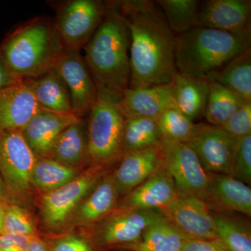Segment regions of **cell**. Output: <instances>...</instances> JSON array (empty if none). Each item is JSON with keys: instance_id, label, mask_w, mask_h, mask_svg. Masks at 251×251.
Listing matches in <instances>:
<instances>
[{"instance_id": "obj_1", "label": "cell", "mask_w": 251, "mask_h": 251, "mask_svg": "<svg viewBox=\"0 0 251 251\" xmlns=\"http://www.w3.org/2000/svg\"><path fill=\"white\" fill-rule=\"evenodd\" d=\"M126 23L130 34L129 88L170 85L177 74L176 35L155 1H112Z\"/></svg>"}, {"instance_id": "obj_2", "label": "cell", "mask_w": 251, "mask_h": 251, "mask_svg": "<svg viewBox=\"0 0 251 251\" xmlns=\"http://www.w3.org/2000/svg\"><path fill=\"white\" fill-rule=\"evenodd\" d=\"M105 4L103 21L84 48V58L99 98L117 104L129 88L130 34L116 6Z\"/></svg>"}, {"instance_id": "obj_3", "label": "cell", "mask_w": 251, "mask_h": 251, "mask_svg": "<svg viewBox=\"0 0 251 251\" xmlns=\"http://www.w3.org/2000/svg\"><path fill=\"white\" fill-rule=\"evenodd\" d=\"M64 50L55 23L36 18L14 31L1 46L0 53L15 75L24 80L54 69Z\"/></svg>"}, {"instance_id": "obj_4", "label": "cell", "mask_w": 251, "mask_h": 251, "mask_svg": "<svg viewBox=\"0 0 251 251\" xmlns=\"http://www.w3.org/2000/svg\"><path fill=\"white\" fill-rule=\"evenodd\" d=\"M251 38L202 27L176 36L175 64L180 74L209 77L244 51L251 49Z\"/></svg>"}, {"instance_id": "obj_5", "label": "cell", "mask_w": 251, "mask_h": 251, "mask_svg": "<svg viewBox=\"0 0 251 251\" xmlns=\"http://www.w3.org/2000/svg\"><path fill=\"white\" fill-rule=\"evenodd\" d=\"M124 122L125 117L117 103L98 97L86 125L89 161L99 166L123 156Z\"/></svg>"}, {"instance_id": "obj_6", "label": "cell", "mask_w": 251, "mask_h": 251, "mask_svg": "<svg viewBox=\"0 0 251 251\" xmlns=\"http://www.w3.org/2000/svg\"><path fill=\"white\" fill-rule=\"evenodd\" d=\"M163 166L177 191L209 199L210 177L193 149L186 143L162 138L159 143Z\"/></svg>"}, {"instance_id": "obj_7", "label": "cell", "mask_w": 251, "mask_h": 251, "mask_svg": "<svg viewBox=\"0 0 251 251\" xmlns=\"http://www.w3.org/2000/svg\"><path fill=\"white\" fill-rule=\"evenodd\" d=\"M164 217L160 209L115 211L85 237L97 251L116 249L138 242L150 226Z\"/></svg>"}, {"instance_id": "obj_8", "label": "cell", "mask_w": 251, "mask_h": 251, "mask_svg": "<svg viewBox=\"0 0 251 251\" xmlns=\"http://www.w3.org/2000/svg\"><path fill=\"white\" fill-rule=\"evenodd\" d=\"M36 159L22 131L0 132V175L10 199L23 200L30 193Z\"/></svg>"}, {"instance_id": "obj_9", "label": "cell", "mask_w": 251, "mask_h": 251, "mask_svg": "<svg viewBox=\"0 0 251 251\" xmlns=\"http://www.w3.org/2000/svg\"><path fill=\"white\" fill-rule=\"evenodd\" d=\"M105 11L106 4L96 0H72L64 4L55 23L64 49L80 52L100 25Z\"/></svg>"}, {"instance_id": "obj_10", "label": "cell", "mask_w": 251, "mask_h": 251, "mask_svg": "<svg viewBox=\"0 0 251 251\" xmlns=\"http://www.w3.org/2000/svg\"><path fill=\"white\" fill-rule=\"evenodd\" d=\"M239 140L217 126L198 124L186 143L206 173L230 175Z\"/></svg>"}, {"instance_id": "obj_11", "label": "cell", "mask_w": 251, "mask_h": 251, "mask_svg": "<svg viewBox=\"0 0 251 251\" xmlns=\"http://www.w3.org/2000/svg\"><path fill=\"white\" fill-rule=\"evenodd\" d=\"M100 179L99 170L90 169L62 187L43 196L41 218L51 230L60 229Z\"/></svg>"}, {"instance_id": "obj_12", "label": "cell", "mask_w": 251, "mask_h": 251, "mask_svg": "<svg viewBox=\"0 0 251 251\" xmlns=\"http://www.w3.org/2000/svg\"><path fill=\"white\" fill-rule=\"evenodd\" d=\"M54 69L69 90L74 115L80 118L88 115L98 99V94L80 51L64 49Z\"/></svg>"}, {"instance_id": "obj_13", "label": "cell", "mask_w": 251, "mask_h": 251, "mask_svg": "<svg viewBox=\"0 0 251 251\" xmlns=\"http://www.w3.org/2000/svg\"><path fill=\"white\" fill-rule=\"evenodd\" d=\"M161 211L189 239H218L213 214L201 198L177 191L174 200Z\"/></svg>"}, {"instance_id": "obj_14", "label": "cell", "mask_w": 251, "mask_h": 251, "mask_svg": "<svg viewBox=\"0 0 251 251\" xmlns=\"http://www.w3.org/2000/svg\"><path fill=\"white\" fill-rule=\"evenodd\" d=\"M251 0H206L200 5L198 27L251 38Z\"/></svg>"}, {"instance_id": "obj_15", "label": "cell", "mask_w": 251, "mask_h": 251, "mask_svg": "<svg viewBox=\"0 0 251 251\" xmlns=\"http://www.w3.org/2000/svg\"><path fill=\"white\" fill-rule=\"evenodd\" d=\"M41 110L27 80L0 89V132L22 131Z\"/></svg>"}, {"instance_id": "obj_16", "label": "cell", "mask_w": 251, "mask_h": 251, "mask_svg": "<svg viewBox=\"0 0 251 251\" xmlns=\"http://www.w3.org/2000/svg\"><path fill=\"white\" fill-rule=\"evenodd\" d=\"M80 120L74 114L41 110L22 130L23 138L36 158H45L63 130Z\"/></svg>"}, {"instance_id": "obj_17", "label": "cell", "mask_w": 251, "mask_h": 251, "mask_svg": "<svg viewBox=\"0 0 251 251\" xmlns=\"http://www.w3.org/2000/svg\"><path fill=\"white\" fill-rule=\"evenodd\" d=\"M163 167L159 145L125 153L112 175L119 196L128 194Z\"/></svg>"}, {"instance_id": "obj_18", "label": "cell", "mask_w": 251, "mask_h": 251, "mask_svg": "<svg viewBox=\"0 0 251 251\" xmlns=\"http://www.w3.org/2000/svg\"><path fill=\"white\" fill-rule=\"evenodd\" d=\"M174 182L164 167L132 190L120 203L116 211L130 209H162L174 200Z\"/></svg>"}, {"instance_id": "obj_19", "label": "cell", "mask_w": 251, "mask_h": 251, "mask_svg": "<svg viewBox=\"0 0 251 251\" xmlns=\"http://www.w3.org/2000/svg\"><path fill=\"white\" fill-rule=\"evenodd\" d=\"M117 105L125 117L157 118L167 109L176 108L171 84L147 88H128Z\"/></svg>"}, {"instance_id": "obj_20", "label": "cell", "mask_w": 251, "mask_h": 251, "mask_svg": "<svg viewBox=\"0 0 251 251\" xmlns=\"http://www.w3.org/2000/svg\"><path fill=\"white\" fill-rule=\"evenodd\" d=\"M119 195L112 175L100 179L77 206L72 221L77 226H90L108 216L116 206Z\"/></svg>"}, {"instance_id": "obj_21", "label": "cell", "mask_w": 251, "mask_h": 251, "mask_svg": "<svg viewBox=\"0 0 251 251\" xmlns=\"http://www.w3.org/2000/svg\"><path fill=\"white\" fill-rule=\"evenodd\" d=\"M171 85L176 108L180 111L192 121L204 117L209 96V80L177 72Z\"/></svg>"}, {"instance_id": "obj_22", "label": "cell", "mask_w": 251, "mask_h": 251, "mask_svg": "<svg viewBox=\"0 0 251 251\" xmlns=\"http://www.w3.org/2000/svg\"><path fill=\"white\" fill-rule=\"evenodd\" d=\"M27 80L41 110L54 113L74 114L69 90L55 69Z\"/></svg>"}, {"instance_id": "obj_23", "label": "cell", "mask_w": 251, "mask_h": 251, "mask_svg": "<svg viewBox=\"0 0 251 251\" xmlns=\"http://www.w3.org/2000/svg\"><path fill=\"white\" fill-rule=\"evenodd\" d=\"M46 158L77 169L86 162L90 161L87 151V126L83 120L72 124L63 130Z\"/></svg>"}, {"instance_id": "obj_24", "label": "cell", "mask_w": 251, "mask_h": 251, "mask_svg": "<svg viewBox=\"0 0 251 251\" xmlns=\"http://www.w3.org/2000/svg\"><path fill=\"white\" fill-rule=\"evenodd\" d=\"M209 199L229 210L251 215V189L230 175L209 174Z\"/></svg>"}, {"instance_id": "obj_25", "label": "cell", "mask_w": 251, "mask_h": 251, "mask_svg": "<svg viewBox=\"0 0 251 251\" xmlns=\"http://www.w3.org/2000/svg\"><path fill=\"white\" fill-rule=\"evenodd\" d=\"M166 216L153 224L138 242L125 244L115 250L125 251H181L187 239Z\"/></svg>"}, {"instance_id": "obj_26", "label": "cell", "mask_w": 251, "mask_h": 251, "mask_svg": "<svg viewBox=\"0 0 251 251\" xmlns=\"http://www.w3.org/2000/svg\"><path fill=\"white\" fill-rule=\"evenodd\" d=\"M207 80L217 82L246 101L251 102V49L227 63Z\"/></svg>"}, {"instance_id": "obj_27", "label": "cell", "mask_w": 251, "mask_h": 251, "mask_svg": "<svg viewBox=\"0 0 251 251\" xmlns=\"http://www.w3.org/2000/svg\"><path fill=\"white\" fill-rule=\"evenodd\" d=\"M163 135L156 118L125 117L122 133V154L159 145Z\"/></svg>"}, {"instance_id": "obj_28", "label": "cell", "mask_w": 251, "mask_h": 251, "mask_svg": "<svg viewBox=\"0 0 251 251\" xmlns=\"http://www.w3.org/2000/svg\"><path fill=\"white\" fill-rule=\"evenodd\" d=\"M80 175L77 168L52 158H37L31 175V184L46 194L62 187Z\"/></svg>"}, {"instance_id": "obj_29", "label": "cell", "mask_w": 251, "mask_h": 251, "mask_svg": "<svg viewBox=\"0 0 251 251\" xmlns=\"http://www.w3.org/2000/svg\"><path fill=\"white\" fill-rule=\"evenodd\" d=\"M247 102L249 101L224 86L209 81V96L204 117L209 125L220 126Z\"/></svg>"}, {"instance_id": "obj_30", "label": "cell", "mask_w": 251, "mask_h": 251, "mask_svg": "<svg viewBox=\"0 0 251 251\" xmlns=\"http://www.w3.org/2000/svg\"><path fill=\"white\" fill-rule=\"evenodd\" d=\"M155 2L164 15L168 26L178 35L198 27L201 2L197 0H159Z\"/></svg>"}, {"instance_id": "obj_31", "label": "cell", "mask_w": 251, "mask_h": 251, "mask_svg": "<svg viewBox=\"0 0 251 251\" xmlns=\"http://www.w3.org/2000/svg\"><path fill=\"white\" fill-rule=\"evenodd\" d=\"M218 239L228 251H251V233L227 216L213 214Z\"/></svg>"}, {"instance_id": "obj_32", "label": "cell", "mask_w": 251, "mask_h": 251, "mask_svg": "<svg viewBox=\"0 0 251 251\" xmlns=\"http://www.w3.org/2000/svg\"><path fill=\"white\" fill-rule=\"evenodd\" d=\"M163 138L187 143L196 125L177 108L167 109L156 118Z\"/></svg>"}, {"instance_id": "obj_33", "label": "cell", "mask_w": 251, "mask_h": 251, "mask_svg": "<svg viewBox=\"0 0 251 251\" xmlns=\"http://www.w3.org/2000/svg\"><path fill=\"white\" fill-rule=\"evenodd\" d=\"M36 229L29 213L15 204L8 205L5 212L3 233L21 234L32 237Z\"/></svg>"}, {"instance_id": "obj_34", "label": "cell", "mask_w": 251, "mask_h": 251, "mask_svg": "<svg viewBox=\"0 0 251 251\" xmlns=\"http://www.w3.org/2000/svg\"><path fill=\"white\" fill-rule=\"evenodd\" d=\"M230 176L244 184L251 182V135L239 140Z\"/></svg>"}, {"instance_id": "obj_35", "label": "cell", "mask_w": 251, "mask_h": 251, "mask_svg": "<svg viewBox=\"0 0 251 251\" xmlns=\"http://www.w3.org/2000/svg\"><path fill=\"white\" fill-rule=\"evenodd\" d=\"M219 127L238 139L251 135V102L244 103L226 123Z\"/></svg>"}, {"instance_id": "obj_36", "label": "cell", "mask_w": 251, "mask_h": 251, "mask_svg": "<svg viewBox=\"0 0 251 251\" xmlns=\"http://www.w3.org/2000/svg\"><path fill=\"white\" fill-rule=\"evenodd\" d=\"M50 244V251H97L83 236L67 234Z\"/></svg>"}, {"instance_id": "obj_37", "label": "cell", "mask_w": 251, "mask_h": 251, "mask_svg": "<svg viewBox=\"0 0 251 251\" xmlns=\"http://www.w3.org/2000/svg\"><path fill=\"white\" fill-rule=\"evenodd\" d=\"M31 237L21 234H0L1 251H25Z\"/></svg>"}, {"instance_id": "obj_38", "label": "cell", "mask_w": 251, "mask_h": 251, "mask_svg": "<svg viewBox=\"0 0 251 251\" xmlns=\"http://www.w3.org/2000/svg\"><path fill=\"white\" fill-rule=\"evenodd\" d=\"M224 244L219 239H185L181 251H227Z\"/></svg>"}, {"instance_id": "obj_39", "label": "cell", "mask_w": 251, "mask_h": 251, "mask_svg": "<svg viewBox=\"0 0 251 251\" xmlns=\"http://www.w3.org/2000/svg\"><path fill=\"white\" fill-rule=\"evenodd\" d=\"M22 80L15 75L0 53V89Z\"/></svg>"}, {"instance_id": "obj_40", "label": "cell", "mask_w": 251, "mask_h": 251, "mask_svg": "<svg viewBox=\"0 0 251 251\" xmlns=\"http://www.w3.org/2000/svg\"><path fill=\"white\" fill-rule=\"evenodd\" d=\"M25 251H50V244L36 235L32 236Z\"/></svg>"}, {"instance_id": "obj_41", "label": "cell", "mask_w": 251, "mask_h": 251, "mask_svg": "<svg viewBox=\"0 0 251 251\" xmlns=\"http://www.w3.org/2000/svg\"><path fill=\"white\" fill-rule=\"evenodd\" d=\"M0 201L6 202L8 204L10 201L9 193H8L7 189H6L1 175H0Z\"/></svg>"}, {"instance_id": "obj_42", "label": "cell", "mask_w": 251, "mask_h": 251, "mask_svg": "<svg viewBox=\"0 0 251 251\" xmlns=\"http://www.w3.org/2000/svg\"><path fill=\"white\" fill-rule=\"evenodd\" d=\"M9 204L6 202L0 201V234L3 233L4 231V221L5 212H6V207Z\"/></svg>"}, {"instance_id": "obj_43", "label": "cell", "mask_w": 251, "mask_h": 251, "mask_svg": "<svg viewBox=\"0 0 251 251\" xmlns=\"http://www.w3.org/2000/svg\"><path fill=\"white\" fill-rule=\"evenodd\" d=\"M0 251H1V249H0Z\"/></svg>"}, {"instance_id": "obj_44", "label": "cell", "mask_w": 251, "mask_h": 251, "mask_svg": "<svg viewBox=\"0 0 251 251\" xmlns=\"http://www.w3.org/2000/svg\"></svg>"}]
</instances>
